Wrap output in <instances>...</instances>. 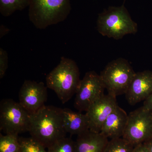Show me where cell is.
<instances>
[{
    "label": "cell",
    "instance_id": "obj_24",
    "mask_svg": "<svg viewBox=\"0 0 152 152\" xmlns=\"http://www.w3.org/2000/svg\"><path fill=\"white\" fill-rule=\"evenodd\" d=\"M9 31L8 29L7 28L5 27L3 25L1 26V38L3 37V36H4Z\"/></svg>",
    "mask_w": 152,
    "mask_h": 152
},
{
    "label": "cell",
    "instance_id": "obj_6",
    "mask_svg": "<svg viewBox=\"0 0 152 152\" xmlns=\"http://www.w3.org/2000/svg\"><path fill=\"white\" fill-rule=\"evenodd\" d=\"M29 113L19 103L12 99H4L0 104V129L7 134L28 132Z\"/></svg>",
    "mask_w": 152,
    "mask_h": 152
},
{
    "label": "cell",
    "instance_id": "obj_21",
    "mask_svg": "<svg viewBox=\"0 0 152 152\" xmlns=\"http://www.w3.org/2000/svg\"><path fill=\"white\" fill-rule=\"evenodd\" d=\"M133 152H150L143 143L137 145L134 148Z\"/></svg>",
    "mask_w": 152,
    "mask_h": 152
},
{
    "label": "cell",
    "instance_id": "obj_5",
    "mask_svg": "<svg viewBox=\"0 0 152 152\" xmlns=\"http://www.w3.org/2000/svg\"><path fill=\"white\" fill-rule=\"evenodd\" d=\"M135 73L127 60L120 58L109 63L100 75L108 94L117 97L125 94Z\"/></svg>",
    "mask_w": 152,
    "mask_h": 152
},
{
    "label": "cell",
    "instance_id": "obj_22",
    "mask_svg": "<svg viewBox=\"0 0 152 152\" xmlns=\"http://www.w3.org/2000/svg\"><path fill=\"white\" fill-rule=\"evenodd\" d=\"M143 106L146 109L152 111V93L144 101Z\"/></svg>",
    "mask_w": 152,
    "mask_h": 152
},
{
    "label": "cell",
    "instance_id": "obj_11",
    "mask_svg": "<svg viewBox=\"0 0 152 152\" xmlns=\"http://www.w3.org/2000/svg\"><path fill=\"white\" fill-rule=\"evenodd\" d=\"M152 93V72L145 70L136 73L127 91L126 99L131 105L145 101Z\"/></svg>",
    "mask_w": 152,
    "mask_h": 152
},
{
    "label": "cell",
    "instance_id": "obj_4",
    "mask_svg": "<svg viewBox=\"0 0 152 152\" xmlns=\"http://www.w3.org/2000/svg\"><path fill=\"white\" fill-rule=\"evenodd\" d=\"M28 17L36 28L45 29L64 21L70 13V0H30Z\"/></svg>",
    "mask_w": 152,
    "mask_h": 152
},
{
    "label": "cell",
    "instance_id": "obj_1",
    "mask_svg": "<svg viewBox=\"0 0 152 152\" xmlns=\"http://www.w3.org/2000/svg\"><path fill=\"white\" fill-rule=\"evenodd\" d=\"M31 137L48 148L66 137L63 124V109L45 105L30 116L28 132Z\"/></svg>",
    "mask_w": 152,
    "mask_h": 152
},
{
    "label": "cell",
    "instance_id": "obj_19",
    "mask_svg": "<svg viewBox=\"0 0 152 152\" xmlns=\"http://www.w3.org/2000/svg\"><path fill=\"white\" fill-rule=\"evenodd\" d=\"M21 152H48L46 148L32 137L19 138Z\"/></svg>",
    "mask_w": 152,
    "mask_h": 152
},
{
    "label": "cell",
    "instance_id": "obj_18",
    "mask_svg": "<svg viewBox=\"0 0 152 152\" xmlns=\"http://www.w3.org/2000/svg\"><path fill=\"white\" fill-rule=\"evenodd\" d=\"M47 149L48 152H75V141L71 138L64 137Z\"/></svg>",
    "mask_w": 152,
    "mask_h": 152
},
{
    "label": "cell",
    "instance_id": "obj_17",
    "mask_svg": "<svg viewBox=\"0 0 152 152\" xmlns=\"http://www.w3.org/2000/svg\"><path fill=\"white\" fill-rule=\"evenodd\" d=\"M135 146L123 137L109 140L104 152H133Z\"/></svg>",
    "mask_w": 152,
    "mask_h": 152
},
{
    "label": "cell",
    "instance_id": "obj_3",
    "mask_svg": "<svg viewBox=\"0 0 152 152\" xmlns=\"http://www.w3.org/2000/svg\"><path fill=\"white\" fill-rule=\"evenodd\" d=\"M97 28L103 36L118 40L126 35L135 34L138 26L123 5L109 7L99 14Z\"/></svg>",
    "mask_w": 152,
    "mask_h": 152
},
{
    "label": "cell",
    "instance_id": "obj_9",
    "mask_svg": "<svg viewBox=\"0 0 152 152\" xmlns=\"http://www.w3.org/2000/svg\"><path fill=\"white\" fill-rule=\"evenodd\" d=\"M47 99V87L43 82L26 80L19 91V103L31 115L43 107Z\"/></svg>",
    "mask_w": 152,
    "mask_h": 152
},
{
    "label": "cell",
    "instance_id": "obj_7",
    "mask_svg": "<svg viewBox=\"0 0 152 152\" xmlns=\"http://www.w3.org/2000/svg\"><path fill=\"white\" fill-rule=\"evenodd\" d=\"M123 137L135 146L152 138V111L143 106L128 115Z\"/></svg>",
    "mask_w": 152,
    "mask_h": 152
},
{
    "label": "cell",
    "instance_id": "obj_2",
    "mask_svg": "<svg viewBox=\"0 0 152 152\" xmlns=\"http://www.w3.org/2000/svg\"><path fill=\"white\" fill-rule=\"evenodd\" d=\"M81 80L78 66L74 60L62 57L59 64L46 78L47 88L56 93L63 104L76 94Z\"/></svg>",
    "mask_w": 152,
    "mask_h": 152
},
{
    "label": "cell",
    "instance_id": "obj_13",
    "mask_svg": "<svg viewBox=\"0 0 152 152\" xmlns=\"http://www.w3.org/2000/svg\"><path fill=\"white\" fill-rule=\"evenodd\" d=\"M108 142V138L101 133L89 130L77 136L75 152H104Z\"/></svg>",
    "mask_w": 152,
    "mask_h": 152
},
{
    "label": "cell",
    "instance_id": "obj_16",
    "mask_svg": "<svg viewBox=\"0 0 152 152\" xmlns=\"http://www.w3.org/2000/svg\"><path fill=\"white\" fill-rule=\"evenodd\" d=\"M18 135H0V152H21Z\"/></svg>",
    "mask_w": 152,
    "mask_h": 152
},
{
    "label": "cell",
    "instance_id": "obj_20",
    "mask_svg": "<svg viewBox=\"0 0 152 152\" xmlns=\"http://www.w3.org/2000/svg\"><path fill=\"white\" fill-rule=\"evenodd\" d=\"M8 66V56L7 52L2 48H0V79H2L5 75Z\"/></svg>",
    "mask_w": 152,
    "mask_h": 152
},
{
    "label": "cell",
    "instance_id": "obj_10",
    "mask_svg": "<svg viewBox=\"0 0 152 152\" xmlns=\"http://www.w3.org/2000/svg\"><path fill=\"white\" fill-rule=\"evenodd\" d=\"M118 106L116 97L110 94H104L97 100L86 112L90 130L100 133L105 121Z\"/></svg>",
    "mask_w": 152,
    "mask_h": 152
},
{
    "label": "cell",
    "instance_id": "obj_8",
    "mask_svg": "<svg viewBox=\"0 0 152 152\" xmlns=\"http://www.w3.org/2000/svg\"><path fill=\"white\" fill-rule=\"evenodd\" d=\"M105 89L100 75L94 71L87 72L81 80L74 107L79 112H86L94 102L104 94Z\"/></svg>",
    "mask_w": 152,
    "mask_h": 152
},
{
    "label": "cell",
    "instance_id": "obj_23",
    "mask_svg": "<svg viewBox=\"0 0 152 152\" xmlns=\"http://www.w3.org/2000/svg\"><path fill=\"white\" fill-rule=\"evenodd\" d=\"M150 152H152V138L143 143Z\"/></svg>",
    "mask_w": 152,
    "mask_h": 152
},
{
    "label": "cell",
    "instance_id": "obj_15",
    "mask_svg": "<svg viewBox=\"0 0 152 152\" xmlns=\"http://www.w3.org/2000/svg\"><path fill=\"white\" fill-rule=\"evenodd\" d=\"M30 3V0H0V13L3 16H10L29 7Z\"/></svg>",
    "mask_w": 152,
    "mask_h": 152
},
{
    "label": "cell",
    "instance_id": "obj_14",
    "mask_svg": "<svg viewBox=\"0 0 152 152\" xmlns=\"http://www.w3.org/2000/svg\"><path fill=\"white\" fill-rule=\"evenodd\" d=\"M63 124L66 133L78 136L89 130V123L86 114L63 109Z\"/></svg>",
    "mask_w": 152,
    "mask_h": 152
},
{
    "label": "cell",
    "instance_id": "obj_12",
    "mask_svg": "<svg viewBox=\"0 0 152 152\" xmlns=\"http://www.w3.org/2000/svg\"><path fill=\"white\" fill-rule=\"evenodd\" d=\"M128 120V115L118 105L102 126L100 133L110 139L122 137Z\"/></svg>",
    "mask_w": 152,
    "mask_h": 152
}]
</instances>
